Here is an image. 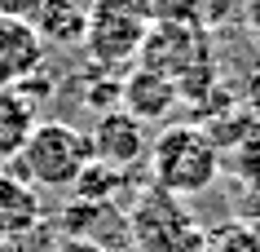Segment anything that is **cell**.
Returning <instances> with one entry per match:
<instances>
[{
    "instance_id": "1",
    "label": "cell",
    "mask_w": 260,
    "mask_h": 252,
    "mask_svg": "<svg viewBox=\"0 0 260 252\" xmlns=\"http://www.w3.org/2000/svg\"><path fill=\"white\" fill-rule=\"evenodd\" d=\"M220 164H225V155L216 151V142L203 124H168L159 128V137L146 151L150 186H159L177 199L212 190L220 177Z\"/></svg>"
},
{
    "instance_id": "2",
    "label": "cell",
    "mask_w": 260,
    "mask_h": 252,
    "mask_svg": "<svg viewBox=\"0 0 260 252\" xmlns=\"http://www.w3.org/2000/svg\"><path fill=\"white\" fill-rule=\"evenodd\" d=\"M18 164H22L31 186L67 190V186L80 182L84 168L93 164V146H88V133L84 128L67 124V120H40V124L31 128Z\"/></svg>"
},
{
    "instance_id": "3",
    "label": "cell",
    "mask_w": 260,
    "mask_h": 252,
    "mask_svg": "<svg viewBox=\"0 0 260 252\" xmlns=\"http://www.w3.org/2000/svg\"><path fill=\"white\" fill-rule=\"evenodd\" d=\"M137 62L146 71L168 75V80L177 84L194 67H207V36H203V27H194L185 18H154L150 27H146Z\"/></svg>"
},
{
    "instance_id": "4",
    "label": "cell",
    "mask_w": 260,
    "mask_h": 252,
    "mask_svg": "<svg viewBox=\"0 0 260 252\" xmlns=\"http://www.w3.org/2000/svg\"><path fill=\"white\" fill-rule=\"evenodd\" d=\"M123 217H128V243H133V252L150 248V243L177 235V230L199 226V217L190 212V204L177 199V195H168V190H159V186H146V190L128 204Z\"/></svg>"
},
{
    "instance_id": "5",
    "label": "cell",
    "mask_w": 260,
    "mask_h": 252,
    "mask_svg": "<svg viewBox=\"0 0 260 252\" xmlns=\"http://www.w3.org/2000/svg\"><path fill=\"white\" fill-rule=\"evenodd\" d=\"M146 18H128V14H97L88 9V31H84V49L102 71L128 67L133 58L141 53V40H146Z\"/></svg>"
},
{
    "instance_id": "6",
    "label": "cell",
    "mask_w": 260,
    "mask_h": 252,
    "mask_svg": "<svg viewBox=\"0 0 260 252\" xmlns=\"http://www.w3.org/2000/svg\"><path fill=\"white\" fill-rule=\"evenodd\" d=\"M88 146H93L97 164H110V168H119V173H128V168L146 164L150 137H146L141 120H133L123 106H115V111L97 115V124L88 128Z\"/></svg>"
},
{
    "instance_id": "7",
    "label": "cell",
    "mask_w": 260,
    "mask_h": 252,
    "mask_svg": "<svg viewBox=\"0 0 260 252\" xmlns=\"http://www.w3.org/2000/svg\"><path fill=\"white\" fill-rule=\"evenodd\" d=\"M57 226L67 239H88L106 252H128V217H123L115 204H102V199H75L57 212Z\"/></svg>"
},
{
    "instance_id": "8",
    "label": "cell",
    "mask_w": 260,
    "mask_h": 252,
    "mask_svg": "<svg viewBox=\"0 0 260 252\" xmlns=\"http://www.w3.org/2000/svg\"><path fill=\"white\" fill-rule=\"evenodd\" d=\"M44 67V40L22 18H0V84H22Z\"/></svg>"
},
{
    "instance_id": "9",
    "label": "cell",
    "mask_w": 260,
    "mask_h": 252,
    "mask_svg": "<svg viewBox=\"0 0 260 252\" xmlns=\"http://www.w3.org/2000/svg\"><path fill=\"white\" fill-rule=\"evenodd\" d=\"M119 102H123V111L133 115V120L159 124V120H168V111H172L181 98H177V84L168 80V75H154V71L137 67L119 84Z\"/></svg>"
},
{
    "instance_id": "10",
    "label": "cell",
    "mask_w": 260,
    "mask_h": 252,
    "mask_svg": "<svg viewBox=\"0 0 260 252\" xmlns=\"http://www.w3.org/2000/svg\"><path fill=\"white\" fill-rule=\"evenodd\" d=\"M36 124H40V106L18 84H0V164L22 155Z\"/></svg>"
},
{
    "instance_id": "11",
    "label": "cell",
    "mask_w": 260,
    "mask_h": 252,
    "mask_svg": "<svg viewBox=\"0 0 260 252\" xmlns=\"http://www.w3.org/2000/svg\"><path fill=\"white\" fill-rule=\"evenodd\" d=\"M31 27L44 44L75 49L84 44V31H88V9L80 0H40V9L31 14Z\"/></svg>"
},
{
    "instance_id": "12",
    "label": "cell",
    "mask_w": 260,
    "mask_h": 252,
    "mask_svg": "<svg viewBox=\"0 0 260 252\" xmlns=\"http://www.w3.org/2000/svg\"><path fill=\"white\" fill-rule=\"evenodd\" d=\"M44 226V204L22 177H0V235H22Z\"/></svg>"
},
{
    "instance_id": "13",
    "label": "cell",
    "mask_w": 260,
    "mask_h": 252,
    "mask_svg": "<svg viewBox=\"0 0 260 252\" xmlns=\"http://www.w3.org/2000/svg\"><path fill=\"white\" fill-rule=\"evenodd\" d=\"M203 252H256V230L243 217H225L216 226H203Z\"/></svg>"
},
{
    "instance_id": "14",
    "label": "cell",
    "mask_w": 260,
    "mask_h": 252,
    "mask_svg": "<svg viewBox=\"0 0 260 252\" xmlns=\"http://www.w3.org/2000/svg\"><path fill=\"white\" fill-rule=\"evenodd\" d=\"M123 186V173L110 164H88L80 173V182H75V190H80V199H102V204H115V190Z\"/></svg>"
},
{
    "instance_id": "15",
    "label": "cell",
    "mask_w": 260,
    "mask_h": 252,
    "mask_svg": "<svg viewBox=\"0 0 260 252\" xmlns=\"http://www.w3.org/2000/svg\"><path fill=\"white\" fill-rule=\"evenodd\" d=\"M230 159H234V173L243 182H260V111L251 120V128H247V137L230 151Z\"/></svg>"
},
{
    "instance_id": "16",
    "label": "cell",
    "mask_w": 260,
    "mask_h": 252,
    "mask_svg": "<svg viewBox=\"0 0 260 252\" xmlns=\"http://www.w3.org/2000/svg\"><path fill=\"white\" fill-rule=\"evenodd\" d=\"M0 252H53L49 248V226H36L22 235H0Z\"/></svg>"
},
{
    "instance_id": "17",
    "label": "cell",
    "mask_w": 260,
    "mask_h": 252,
    "mask_svg": "<svg viewBox=\"0 0 260 252\" xmlns=\"http://www.w3.org/2000/svg\"><path fill=\"white\" fill-rule=\"evenodd\" d=\"M141 252H203V226L177 230V235L159 239V243H150V248H141Z\"/></svg>"
},
{
    "instance_id": "18",
    "label": "cell",
    "mask_w": 260,
    "mask_h": 252,
    "mask_svg": "<svg viewBox=\"0 0 260 252\" xmlns=\"http://www.w3.org/2000/svg\"><path fill=\"white\" fill-rule=\"evenodd\" d=\"M36 9H40V0H0V18H22V22H31Z\"/></svg>"
},
{
    "instance_id": "19",
    "label": "cell",
    "mask_w": 260,
    "mask_h": 252,
    "mask_svg": "<svg viewBox=\"0 0 260 252\" xmlns=\"http://www.w3.org/2000/svg\"><path fill=\"white\" fill-rule=\"evenodd\" d=\"M53 252H106V248H97V243H88V239H62Z\"/></svg>"
},
{
    "instance_id": "20",
    "label": "cell",
    "mask_w": 260,
    "mask_h": 252,
    "mask_svg": "<svg viewBox=\"0 0 260 252\" xmlns=\"http://www.w3.org/2000/svg\"><path fill=\"white\" fill-rule=\"evenodd\" d=\"M251 230H256V252H260V221H251Z\"/></svg>"
},
{
    "instance_id": "21",
    "label": "cell",
    "mask_w": 260,
    "mask_h": 252,
    "mask_svg": "<svg viewBox=\"0 0 260 252\" xmlns=\"http://www.w3.org/2000/svg\"><path fill=\"white\" fill-rule=\"evenodd\" d=\"M256 40H260V27H256Z\"/></svg>"
},
{
    "instance_id": "22",
    "label": "cell",
    "mask_w": 260,
    "mask_h": 252,
    "mask_svg": "<svg viewBox=\"0 0 260 252\" xmlns=\"http://www.w3.org/2000/svg\"><path fill=\"white\" fill-rule=\"evenodd\" d=\"M128 252H133V248H128Z\"/></svg>"
}]
</instances>
